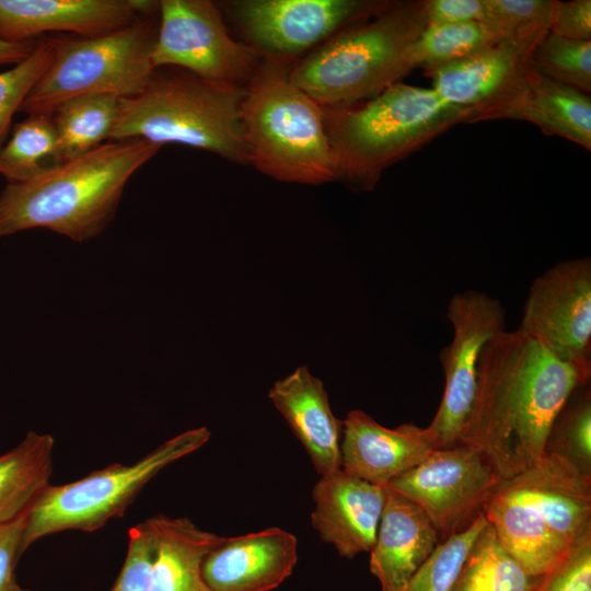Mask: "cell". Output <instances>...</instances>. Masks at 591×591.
Listing matches in <instances>:
<instances>
[{
  "label": "cell",
  "instance_id": "obj_1",
  "mask_svg": "<svg viewBox=\"0 0 591 591\" xmlns=\"http://www.w3.org/2000/svg\"><path fill=\"white\" fill-rule=\"evenodd\" d=\"M590 378L519 329L484 346L461 443L479 449L500 478L545 455L551 426L570 394Z\"/></svg>",
  "mask_w": 591,
  "mask_h": 591
},
{
  "label": "cell",
  "instance_id": "obj_2",
  "mask_svg": "<svg viewBox=\"0 0 591 591\" xmlns=\"http://www.w3.org/2000/svg\"><path fill=\"white\" fill-rule=\"evenodd\" d=\"M162 147L142 139L111 140L47 167L0 193V239L43 228L81 243L115 217L129 178Z\"/></svg>",
  "mask_w": 591,
  "mask_h": 591
},
{
  "label": "cell",
  "instance_id": "obj_3",
  "mask_svg": "<svg viewBox=\"0 0 591 591\" xmlns=\"http://www.w3.org/2000/svg\"><path fill=\"white\" fill-rule=\"evenodd\" d=\"M483 514L511 556L540 577L591 533V478L564 457L545 454L501 478Z\"/></svg>",
  "mask_w": 591,
  "mask_h": 591
},
{
  "label": "cell",
  "instance_id": "obj_4",
  "mask_svg": "<svg viewBox=\"0 0 591 591\" xmlns=\"http://www.w3.org/2000/svg\"><path fill=\"white\" fill-rule=\"evenodd\" d=\"M289 60L266 58L245 88L241 121L250 164L277 181L339 179L323 106L290 79Z\"/></svg>",
  "mask_w": 591,
  "mask_h": 591
},
{
  "label": "cell",
  "instance_id": "obj_5",
  "mask_svg": "<svg viewBox=\"0 0 591 591\" xmlns=\"http://www.w3.org/2000/svg\"><path fill=\"white\" fill-rule=\"evenodd\" d=\"M245 88L190 72L153 73L146 89L119 100L109 140L142 139L183 144L250 164L241 121Z\"/></svg>",
  "mask_w": 591,
  "mask_h": 591
},
{
  "label": "cell",
  "instance_id": "obj_6",
  "mask_svg": "<svg viewBox=\"0 0 591 591\" xmlns=\"http://www.w3.org/2000/svg\"><path fill=\"white\" fill-rule=\"evenodd\" d=\"M339 179L371 188L381 172L447 128L467 123L470 111L432 89L393 83L363 106H323Z\"/></svg>",
  "mask_w": 591,
  "mask_h": 591
},
{
  "label": "cell",
  "instance_id": "obj_7",
  "mask_svg": "<svg viewBox=\"0 0 591 591\" xmlns=\"http://www.w3.org/2000/svg\"><path fill=\"white\" fill-rule=\"evenodd\" d=\"M426 25L422 1L387 3L292 66L290 79L322 106L374 96L394 83L398 59Z\"/></svg>",
  "mask_w": 591,
  "mask_h": 591
},
{
  "label": "cell",
  "instance_id": "obj_8",
  "mask_svg": "<svg viewBox=\"0 0 591 591\" xmlns=\"http://www.w3.org/2000/svg\"><path fill=\"white\" fill-rule=\"evenodd\" d=\"M149 16L100 35L55 37L54 59L20 112L53 115L61 103L80 95L124 99L141 93L155 71L151 49L158 28Z\"/></svg>",
  "mask_w": 591,
  "mask_h": 591
},
{
  "label": "cell",
  "instance_id": "obj_9",
  "mask_svg": "<svg viewBox=\"0 0 591 591\" xmlns=\"http://www.w3.org/2000/svg\"><path fill=\"white\" fill-rule=\"evenodd\" d=\"M209 439L210 431L206 427L189 429L132 464L115 463L81 479L49 485L27 512L22 553L46 535L66 530L91 532L120 517L151 478Z\"/></svg>",
  "mask_w": 591,
  "mask_h": 591
},
{
  "label": "cell",
  "instance_id": "obj_10",
  "mask_svg": "<svg viewBox=\"0 0 591 591\" xmlns=\"http://www.w3.org/2000/svg\"><path fill=\"white\" fill-rule=\"evenodd\" d=\"M160 25L151 49L157 70L175 67L199 78L241 84L258 67V54L234 40L209 0L159 1Z\"/></svg>",
  "mask_w": 591,
  "mask_h": 591
},
{
  "label": "cell",
  "instance_id": "obj_11",
  "mask_svg": "<svg viewBox=\"0 0 591 591\" xmlns=\"http://www.w3.org/2000/svg\"><path fill=\"white\" fill-rule=\"evenodd\" d=\"M447 316L453 337L440 352L443 395L436 415L425 428L433 449L461 444L475 396L483 348L506 329V310L501 302L476 290L455 293L448 304Z\"/></svg>",
  "mask_w": 591,
  "mask_h": 591
},
{
  "label": "cell",
  "instance_id": "obj_12",
  "mask_svg": "<svg viewBox=\"0 0 591 591\" xmlns=\"http://www.w3.org/2000/svg\"><path fill=\"white\" fill-rule=\"evenodd\" d=\"M500 479L479 449L461 443L434 449L419 465L385 486L417 505L443 542L483 514Z\"/></svg>",
  "mask_w": 591,
  "mask_h": 591
},
{
  "label": "cell",
  "instance_id": "obj_13",
  "mask_svg": "<svg viewBox=\"0 0 591 591\" xmlns=\"http://www.w3.org/2000/svg\"><path fill=\"white\" fill-rule=\"evenodd\" d=\"M591 376V259L557 263L531 285L518 328Z\"/></svg>",
  "mask_w": 591,
  "mask_h": 591
},
{
  "label": "cell",
  "instance_id": "obj_14",
  "mask_svg": "<svg viewBox=\"0 0 591 591\" xmlns=\"http://www.w3.org/2000/svg\"><path fill=\"white\" fill-rule=\"evenodd\" d=\"M386 4L364 0H243L230 7L254 51L290 60Z\"/></svg>",
  "mask_w": 591,
  "mask_h": 591
},
{
  "label": "cell",
  "instance_id": "obj_15",
  "mask_svg": "<svg viewBox=\"0 0 591 591\" xmlns=\"http://www.w3.org/2000/svg\"><path fill=\"white\" fill-rule=\"evenodd\" d=\"M489 119L525 120L591 151L590 94L541 74L530 62L467 123Z\"/></svg>",
  "mask_w": 591,
  "mask_h": 591
},
{
  "label": "cell",
  "instance_id": "obj_16",
  "mask_svg": "<svg viewBox=\"0 0 591 591\" xmlns=\"http://www.w3.org/2000/svg\"><path fill=\"white\" fill-rule=\"evenodd\" d=\"M157 9L159 2L148 0H0V38L24 42L48 32L94 36Z\"/></svg>",
  "mask_w": 591,
  "mask_h": 591
},
{
  "label": "cell",
  "instance_id": "obj_17",
  "mask_svg": "<svg viewBox=\"0 0 591 591\" xmlns=\"http://www.w3.org/2000/svg\"><path fill=\"white\" fill-rule=\"evenodd\" d=\"M312 526L320 537L346 558L372 549L386 500V486L341 468L322 475L314 485Z\"/></svg>",
  "mask_w": 591,
  "mask_h": 591
},
{
  "label": "cell",
  "instance_id": "obj_18",
  "mask_svg": "<svg viewBox=\"0 0 591 591\" xmlns=\"http://www.w3.org/2000/svg\"><path fill=\"white\" fill-rule=\"evenodd\" d=\"M297 561V537L269 528L224 537L205 557L201 573L212 591H271L292 573Z\"/></svg>",
  "mask_w": 591,
  "mask_h": 591
},
{
  "label": "cell",
  "instance_id": "obj_19",
  "mask_svg": "<svg viewBox=\"0 0 591 591\" xmlns=\"http://www.w3.org/2000/svg\"><path fill=\"white\" fill-rule=\"evenodd\" d=\"M341 434V470L383 486L419 465L434 450L425 428L413 422L387 428L359 409L347 414Z\"/></svg>",
  "mask_w": 591,
  "mask_h": 591
},
{
  "label": "cell",
  "instance_id": "obj_20",
  "mask_svg": "<svg viewBox=\"0 0 591 591\" xmlns=\"http://www.w3.org/2000/svg\"><path fill=\"white\" fill-rule=\"evenodd\" d=\"M547 33L512 36L467 57L425 69L431 89L471 115L505 90L530 62L533 49Z\"/></svg>",
  "mask_w": 591,
  "mask_h": 591
},
{
  "label": "cell",
  "instance_id": "obj_21",
  "mask_svg": "<svg viewBox=\"0 0 591 591\" xmlns=\"http://www.w3.org/2000/svg\"><path fill=\"white\" fill-rule=\"evenodd\" d=\"M440 543L427 514L413 501L386 487V500L369 561L381 591L401 590Z\"/></svg>",
  "mask_w": 591,
  "mask_h": 591
},
{
  "label": "cell",
  "instance_id": "obj_22",
  "mask_svg": "<svg viewBox=\"0 0 591 591\" xmlns=\"http://www.w3.org/2000/svg\"><path fill=\"white\" fill-rule=\"evenodd\" d=\"M269 398L306 450L322 476L341 468L343 420L332 412L323 382L305 366L277 381Z\"/></svg>",
  "mask_w": 591,
  "mask_h": 591
},
{
  "label": "cell",
  "instance_id": "obj_23",
  "mask_svg": "<svg viewBox=\"0 0 591 591\" xmlns=\"http://www.w3.org/2000/svg\"><path fill=\"white\" fill-rule=\"evenodd\" d=\"M157 553L149 591H212L204 580L201 565L223 536L204 531L187 518H151Z\"/></svg>",
  "mask_w": 591,
  "mask_h": 591
},
{
  "label": "cell",
  "instance_id": "obj_24",
  "mask_svg": "<svg viewBox=\"0 0 591 591\" xmlns=\"http://www.w3.org/2000/svg\"><path fill=\"white\" fill-rule=\"evenodd\" d=\"M54 438L27 432L24 440L0 455V525L26 513L50 485Z\"/></svg>",
  "mask_w": 591,
  "mask_h": 591
},
{
  "label": "cell",
  "instance_id": "obj_25",
  "mask_svg": "<svg viewBox=\"0 0 591 591\" xmlns=\"http://www.w3.org/2000/svg\"><path fill=\"white\" fill-rule=\"evenodd\" d=\"M119 100L115 94L94 93L61 103L51 115L56 131L54 164L74 159L108 141L118 117Z\"/></svg>",
  "mask_w": 591,
  "mask_h": 591
},
{
  "label": "cell",
  "instance_id": "obj_26",
  "mask_svg": "<svg viewBox=\"0 0 591 591\" xmlns=\"http://www.w3.org/2000/svg\"><path fill=\"white\" fill-rule=\"evenodd\" d=\"M512 37L499 27L483 22L427 24L404 50L394 70V83L413 69L444 65Z\"/></svg>",
  "mask_w": 591,
  "mask_h": 591
},
{
  "label": "cell",
  "instance_id": "obj_27",
  "mask_svg": "<svg viewBox=\"0 0 591 591\" xmlns=\"http://www.w3.org/2000/svg\"><path fill=\"white\" fill-rule=\"evenodd\" d=\"M536 578L502 546L487 522L471 546L451 591H531Z\"/></svg>",
  "mask_w": 591,
  "mask_h": 591
},
{
  "label": "cell",
  "instance_id": "obj_28",
  "mask_svg": "<svg viewBox=\"0 0 591 591\" xmlns=\"http://www.w3.org/2000/svg\"><path fill=\"white\" fill-rule=\"evenodd\" d=\"M56 131L51 115L33 114L13 125L0 148V175L8 183L28 181L54 164Z\"/></svg>",
  "mask_w": 591,
  "mask_h": 591
},
{
  "label": "cell",
  "instance_id": "obj_29",
  "mask_svg": "<svg viewBox=\"0 0 591 591\" xmlns=\"http://www.w3.org/2000/svg\"><path fill=\"white\" fill-rule=\"evenodd\" d=\"M545 454L567 460L591 478V389L577 387L556 415L547 434Z\"/></svg>",
  "mask_w": 591,
  "mask_h": 591
},
{
  "label": "cell",
  "instance_id": "obj_30",
  "mask_svg": "<svg viewBox=\"0 0 591 591\" xmlns=\"http://www.w3.org/2000/svg\"><path fill=\"white\" fill-rule=\"evenodd\" d=\"M530 63L556 82L591 92V40L569 39L548 32L533 49Z\"/></svg>",
  "mask_w": 591,
  "mask_h": 591
},
{
  "label": "cell",
  "instance_id": "obj_31",
  "mask_svg": "<svg viewBox=\"0 0 591 591\" xmlns=\"http://www.w3.org/2000/svg\"><path fill=\"white\" fill-rule=\"evenodd\" d=\"M486 524L480 514L467 529L441 542L398 591H451L471 546Z\"/></svg>",
  "mask_w": 591,
  "mask_h": 591
},
{
  "label": "cell",
  "instance_id": "obj_32",
  "mask_svg": "<svg viewBox=\"0 0 591 591\" xmlns=\"http://www.w3.org/2000/svg\"><path fill=\"white\" fill-rule=\"evenodd\" d=\"M55 37L42 36L21 62L0 72V148L10 132L12 118L47 70L55 56Z\"/></svg>",
  "mask_w": 591,
  "mask_h": 591
},
{
  "label": "cell",
  "instance_id": "obj_33",
  "mask_svg": "<svg viewBox=\"0 0 591 591\" xmlns=\"http://www.w3.org/2000/svg\"><path fill=\"white\" fill-rule=\"evenodd\" d=\"M488 21L509 35L549 32L555 0H485Z\"/></svg>",
  "mask_w": 591,
  "mask_h": 591
},
{
  "label": "cell",
  "instance_id": "obj_34",
  "mask_svg": "<svg viewBox=\"0 0 591 591\" xmlns=\"http://www.w3.org/2000/svg\"><path fill=\"white\" fill-rule=\"evenodd\" d=\"M155 553V529L149 518L128 531L127 555L111 591H149Z\"/></svg>",
  "mask_w": 591,
  "mask_h": 591
},
{
  "label": "cell",
  "instance_id": "obj_35",
  "mask_svg": "<svg viewBox=\"0 0 591 591\" xmlns=\"http://www.w3.org/2000/svg\"><path fill=\"white\" fill-rule=\"evenodd\" d=\"M531 591H591V533L583 536Z\"/></svg>",
  "mask_w": 591,
  "mask_h": 591
},
{
  "label": "cell",
  "instance_id": "obj_36",
  "mask_svg": "<svg viewBox=\"0 0 591 591\" xmlns=\"http://www.w3.org/2000/svg\"><path fill=\"white\" fill-rule=\"evenodd\" d=\"M427 24L487 23L485 0H425Z\"/></svg>",
  "mask_w": 591,
  "mask_h": 591
},
{
  "label": "cell",
  "instance_id": "obj_37",
  "mask_svg": "<svg viewBox=\"0 0 591 591\" xmlns=\"http://www.w3.org/2000/svg\"><path fill=\"white\" fill-rule=\"evenodd\" d=\"M549 32L575 40H591V1H556Z\"/></svg>",
  "mask_w": 591,
  "mask_h": 591
},
{
  "label": "cell",
  "instance_id": "obj_38",
  "mask_svg": "<svg viewBox=\"0 0 591 591\" xmlns=\"http://www.w3.org/2000/svg\"><path fill=\"white\" fill-rule=\"evenodd\" d=\"M27 512L0 525V591H30L16 582L14 575L16 563L23 554L21 542Z\"/></svg>",
  "mask_w": 591,
  "mask_h": 591
},
{
  "label": "cell",
  "instance_id": "obj_39",
  "mask_svg": "<svg viewBox=\"0 0 591 591\" xmlns=\"http://www.w3.org/2000/svg\"><path fill=\"white\" fill-rule=\"evenodd\" d=\"M38 39L9 42L0 38V66H14L24 60L34 50Z\"/></svg>",
  "mask_w": 591,
  "mask_h": 591
}]
</instances>
